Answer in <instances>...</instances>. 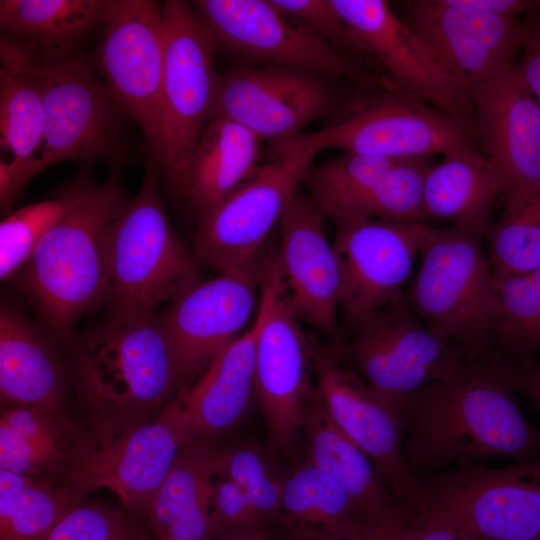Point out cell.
<instances>
[{
    "label": "cell",
    "instance_id": "cell-1",
    "mask_svg": "<svg viewBox=\"0 0 540 540\" xmlns=\"http://www.w3.org/2000/svg\"><path fill=\"white\" fill-rule=\"evenodd\" d=\"M465 360L459 376L427 384L395 404L404 459L414 475L494 459L540 458V431L514 398L513 364L497 350Z\"/></svg>",
    "mask_w": 540,
    "mask_h": 540
},
{
    "label": "cell",
    "instance_id": "cell-2",
    "mask_svg": "<svg viewBox=\"0 0 540 540\" xmlns=\"http://www.w3.org/2000/svg\"><path fill=\"white\" fill-rule=\"evenodd\" d=\"M119 172L111 167L103 184L83 172L61 189L63 213L14 276L58 338H67L83 315L107 305L110 235L129 203Z\"/></svg>",
    "mask_w": 540,
    "mask_h": 540
},
{
    "label": "cell",
    "instance_id": "cell-3",
    "mask_svg": "<svg viewBox=\"0 0 540 540\" xmlns=\"http://www.w3.org/2000/svg\"><path fill=\"white\" fill-rule=\"evenodd\" d=\"M0 51L29 74L44 108L43 143L24 173V187L43 170L67 160L84 164L104 160L112 167L121 166L126 152L125 124L130 118L94 73L91 60L81 53L39 56L4 34Z\"/></svg>",
    "mask_w": 540,
    "mask_h": 540
},
{
    "label": "cell",
    "instance_id": "cell-4",
    "mask_svg": "<svg viewBox=\"0 0 540 540\" xmlns=\"http://www.w3.org/2000/svg\"><path fill=\"white\" fill-rule=\"evenodd\" d=\"M78 390L94 417L147 418L183 381L155 312L113 314L79 346Z\"/></svg>",
    "mask_w": 540,
    "mask_h": 540
},
{
    "label": "cell",
    "instance_id": "cell-5",
    "mask_svg": "<svg viewBox=\"0 0 540 540\" xmlns=\"http://www.w3.org/2000/svg\"><path fill=\"white\" fill-rule=\"evenodd\" d=\"M483 237L454 226L429 227L419 271L404 297L421 321L465 356L496 350L497 304Z\"/></svg>",
    "mask_w": 540,
    "mask_h": 540
},
{
    "label": "cell",
    "instance_id": "cell-6",
    "mask_svg": "<svg viewBox=\"0 0 540 540\" xmlns=\"http://www.w3.org/2000/svg\"><path fill=\"white\" fill-rule=\"evenodd\" d=\"M183 434L165 406L156 418L93 417L79 433L62 477L80 500L106 488L132 515L148 516L177 455Z\"/></svg>",
    "mask_w": 540,
    "mask_h": 540
},
{
    "label": "cell",
    "instance_id": "cell-7",
    "mask_svg": "<svg viewBox=\"0 0 540 540\" xmlns=\"http://www.w3.org/2000/svg\"><path fill=\"white\" fill-rule=\"evenodd\" d=\"M150 156L140 191L113 224L109 242V313L155 312L199 281L197 258L169 224L157 164Z\"/></svg>",
    "mask_w": 540,
    "mask_h": 540
},
{
    "label": "cell",
    "instance_id": "cell-8",
    "mask_svg": "<svg viewBox=\"0 0 540 540\" xmlns=\"http://www.w3.org/2000/svg\"><path fill=\"white\" fill-rule=\"evenodd\" d=\"M346 330L332 346L337 357L394 406L427 384L459 376L466 367L456 344L421 321L404 297L347 322Z\"/></svg>",
    "mask_w": 540,
    "mask_h": 540
},
{
    "label": "cell",
    "instance_id": "cell-9",
    "mask_svg": "<svg viewBox=\"0 0 540 540\" xmlns=\"http://www.w3.org/2000/svg\"><path fill=\"white\" fill-rule=\"evenodd\" d=\"M300 136L319 152L401 159L480 149L470 128L390 83L358 89L321 129Z\"/></svg>",
    "mask_w": 540,
    "mask_h": 540
},
{
    "label": "cell",
    "instance_id": "cell-10",
    "mask_svg": "<svg viewBox=\"0 0 540 540\" xmlns=\"http://www.w3.org/2000/svg\"><path fill=\"white\" fill-rule=\"evenodd\" d=\"M318 153L298 134L270 142L269 160L223 201L198 216L193 245L197 260L224 272L259 256Z\"/></svg>",
    "mask_w": 540,
    "mask_h": 540
},
{
    "label": "cell",
    "instance_id": "cell-11",
    "mask_svg": "<svg viewBox=\"0 0 540 540\" xmlns=\"http://www.w3.org/2000/svg\"><path fill=\"white\" fill-rule=\"evenodd\" d=\"M166 47L161 92L162 136L155 158L174 194L185 197L191 158L210 120L217 82L210 33L192 4L162 3Z\"/></svg>",
    "mask_w": 540,
    "mask_h": 540
},
{
    "label": "cell",
    "instance_id": "cell-12",
    "mask_svg": "<svg viewBox=\"0 0 540 540\" xmlns=\"http://www.w3.org/2000/svg\"><path fill=\"white\" fill-rule=\"evenodd\" d=\"M193 8L215 49L250 66H282L346 78L358 89L387 83L357 67L324 38L272 0H197Z\"/></svg>",
    "mask_w": 540,
    "mask_h": 540
},
{
    "label": "cell",
    "instance_id": "cell-13",
    "mask_svg": "<svg viewBox=\"0 0 540 540\" xmlns=\"http://www.w3.org/2000/svg\"><path fill=\"white\" fill-rule=\"evenodd\" d=\"M92 64L157 157L162 136L161 92L166 28L162 4L108 0Z\"/></svg>",
    "mask_w": 540,
    "mask_h": 540
},
{
    "label": "cell",
    "instance_id": "cell-14",
    "mask_svg": "<svg viewBox=\"0 0 540 540\" xmlns=\"http://www.w3.org/2000/svg\"><path fill=\"white\" fill-rule=\"evenodd\" d=\"M419 506L440 510L481 540H540V458L493 468L466 463L415 475Z\"/></svg>",
    "mask_w": 540,
    "mask_h": 540
},
{
    "label": "cell",
    "instance_id": "cell-15",
    "mask_svg": "<svg viewBox=\"0 0 540 540\" xmlns=\"http://www.w3.org/2000/svg\"><path fill=\"white\" fill-rule=\"evenodd\" d=\"M336 77L282 66H237L219 75L212 115L231 119L270 142L334 118L347 104Z\"/></svg>",
    "mask_w": 540,
    "mask_h": 540
},
{
    "label": "cell",
    "instance_id": "cell-16",
    "mask_svg": "<svg viewBox=\"0 0 540 540\" xmlns=\"http://www.w3.org/2000/svg\"><path fill=\"white\" fill-rule=\"evenodd\" d=\"M364 52L386 71L400 89L470 128L473 99L434 50L409 29L384 0H331Z\"/></svg>",
    "mask_w": 540,
    "mask_h": 540
},
{
    "label": "cell",
    "instance_id": "cell-17",
    "mask_svg": "<svg viewBox=\"0 0 540 540\" xmlns=\"http://www.w3.org/2000/svg\"><path fill=\"white\" fill-rule=\"evenodd\" d=\"M312 369L336 425L368 456L397 503L419 507L423 489L403 453V429L396 407L372 391L337 357L310 342Z\"/></svg>",
    "mask_w": 540,
    "mask_h": 540
},
{
    "label": "cell",
    "instance_id": "cell-18",
    "mask_svg": "<svg viewBox=\"0 0 540 540\" xmlns=\"http://www.w3.org/2000/svg\"><path fill=\"white\" fill-rule=\"evenodd\" d=\"M266 274V255L197 281L172 301L161 317L181 377L207 367L214 356L239 336L257 307Z\"/></svg>",
    "mask_w": 540,
    "mask_h": 540
},
{
    "label": "cell",
    "instance_id": "cell-19",
    "mask_svg": "<svg viewBox=\"0 0 540 540\" xmlns=\"http://www.w3.org/2000/svg\"><path fill=\"white\" fill-rule=\"evenodd\" d=\"M283 280L277 253L267 255L260 303L251 326L224 346L191 387L167 405L186 447L204 444L232 429L255 395L256 345Z\"/></svg>",
    "mask_w": 540,
    "mask_h": 540
},
{
    "label": "cell",
    "instance_id": "cell-20",
    "mask_svg": "<svg viewBox=\"0 0 540 540\" xmlns=\"http://www.w3.org/2000/svg\"><path fill=\"white\" fill-rule=\"evenodd\" d=\"M333 221L345 322L403 297L402 289L430 226L362 217Z\"/></svg>",
    "mask_w": 540,
    "mask_h": 540
},
{
    "label": "cell",
    "instance_id": "cell-21",
    "mask_svg": "<svg viewBox=\"0 0 540 540\" xmlns=\"http://www.w3.org/2000/svg\"><path fill=\"white\" fill-rule=\"evenodd\" d=\"M400 7L402 22L434 50L471 94L515 66L524 34L517 18L472 10L453 0H410Z\"/></svg>",
    "mask_w": 540,
    "mask_h": 540
},
{
    "label": "cell",
    "instance_id": "cell-22",
    "mask_svg": "<svg viewBox=\"0 0 540 540\" xmlns=\"http://www.w3.org/2000/svg\"><path fill=\"white\" fill-rule=\"evenodd\" d=\"M325 218L299 189L279 222L277 256L290 309L300 322L312 325L335 344L341 335L342 285L334 246L325 234Z\"/></svg>",
    "mask_w": 540,
    "mask_h": 540
},
{
    "label": "cell",
    "instance_id": "cell-23",
    "mask_svg": "<svg viewBox=\"0 0 540 540\" xmlns=\"http://www.w3.org/2000/svg\"><path fill=\"white\" fill-rule=\"evenodd\" d=\"M309 367L310 342L285 299L282 284L258 336L255 361V395L275 450L290 449L302 430L305 404L314 388Z\"/></svg>",
    "mask_w": 540,
    "mask_h": 540
},
{
    "label": "cell",
    "instance_id": "cell-24",
    "mask_svg": "<svg viewBox=\"0 0 540 540\" xmlns=\"http://www.w3.org/2000/svg\"><path fill=\"white\" fill-rule=\"evenodd\" d=\"M472 99L478 144L499 171L506 198L540 187V106L515 66L477 86Z\"/></svg>",
    "mask_w": 540,
    "mask_h": 540
},
{
    "label": "cell",
    "instance_id": "cell-25",
    "mask_svg": "<svg viewBox=\"0 0 540 540\" xmlns=\"http://www.w3.org/2000/svg\"><path fill=\"white\" fill-rule=\"evenodd\" d=\"M302 430L309 461L332 478L370 522L384 523L404 509L368 456L333 421L316 386L305 404Z\"/></svg>",
    "mask_w": 540,
    "mask_h": 540
},
{
    "label": "cell",
    "instance_id": "cell-26",
    "mask_svg": "<svg viewBox=\"0 0 540 540\" xmlns=\"http://www.w3.org/2000/svg\"><path fill=\"white\" fill-rule=\"evenodd\" d=\"M506 186L494 164L478 150L444 155L428 170L423 188L426 218L484 236L496 205L505 201Z\"/></svg>",
    "mask_w": 540,
    "mask_h": 540
},
{
    "label": "cell",
    "instance_id": "cell-27",
    "mask_svg": "<svg viewBox=\"0 0 540 540\" xmlns=\"http://www.w3.org/2000/svg\"><path fill=\"white\" fill-rule=\"evenodd\" d=\"M0 394L11 406H40L66 414L57 357L20 309L4 302L0 310Z\"/></svg>",
    "mask_w": 540,
    "mask_h": 540
},
{
    "label": "cell",
    "instance_id": "cell-28",
    "mask_svg": "<svg viewBox=\"0 0 540 540\" xmlns=\"http://www.w3.org/2000/svg\"><path fill=\"white\" fill-rule=\"evenodd\" d=\"M0 70V201L8 211L24 189L23 176L39 153L45 114L39 91L21 65L1 52Z\"/></svg>",
    "mask_w": 540,
    "mask_h": 540
},
{
    "label": "cell",
    "instance_id": "cell-29",
    "mask_svg": "<svg viewBox=\"0 0 540 540\" xmlns=\"http://www.w3.org/2000/svg\"><path fill=\"white\" fill-rule=\"evenodd\" d=\"M274 521L280 524L288 540H333L376 524L310 461L284 478L281 505Z\"/></svg>",
    "mask_w": 540,
    "mask_h": 540
},
{
    "label": "cell",
    "instance_id": "cell-30",
    "mask_svg": "<svg viewBox=\"0 0 540 540\" xmlns=\"http://www.w3.org/2000/svg\"><path fill=\"white\" fill-rule=\"evenodd\" d=\"M262 139L243 125L212 115L193 152L186 198L198 216L209 211L258 166Z\"/></svg>",
    "mask_w": 540,
    "mask_h": 540
},
{
    "label": "cell",
    "instance_id": "cell-31",
    "mask_svg": "<svg viewBox=\"0 0 540 540\" xmlns=\"http://www.w3.org/2000/svg\"><path fill=\"white\" fill-rule=\"evenodd\" d=\"M217 452L207 443L190 445L179 452L148 515L157 540L209 539L210 491Z\"/></svg>",
    "mask_w": 540,
    "mask_h": 540
},
{
    "label": "cell",
    "instance_id": "cell-32",
    "mask_svg": "<svg viewBox=\"0 0 540 540\" xmlns=\"http://www.w3.org/2000/svg\"><path fill=\"white\" fill-rule=\"evenodd\" d=\"M78 435L66 414L12 405L0 417V470L53 482L63 477Z\"/></svg>",
    "mask_w": 540,
    "mask_h": 540
},
{
    "label": "cell",
    "instance_id": "cell-33",
    "mask_svg": "<svg viewBox=\"0 0 540 540\" xmlns=\"http://www.w3.org/2000/svg\"><path fill=\"white\" fill-rule=\"evenodd\" d=\"M107 0H1L4 35L25 44L34 54L65 57L102 25Z\"/></svg>",
    "mask_w": 540,
    "mask_h": 540
},
{
    "label": "cell",
    "instance_id": "cell-34",
    "mask_svg": "<svg viewBox=\"0 0 540 540\" xmlns=\"http://www.w3.org/2000/svg\"><path fill=\"white\" fill-rule=\"evenodd\" d=\"M79 501L64 484L0 470V540H44Z\"/></svg>",
    "mask_w": 540,
    "mask_h": 540
},
{
    "label": "cell",
    "instance_id": "cell-35",
    "mask_svg": "<svg viewBox=\"0 0 540 540\" xmlns=\"http://www.w3.org/2000/svg\"><path fill=\"white\" fill-rule=\"evenodd\" d=\"M484 237L493 276L526 274L540 267V187L509 195Z\"/></svg>",
    "mask_w": 540,
    "mask_h": 540
},
{
    "label": "cell",
    "instance_id": "cell-36",
    "mask_svg": "<svg viewBox=\"0 0 540 540\" xmlns=\"http://www.w3.org/2000/svg\"><path fill=\"white\" fill-rule=\"evenodd\" d=\"M497 304L496 350L512 364L540 350V267L521 275L493 276Z\"/></svg>",
    "mask_w": 540,
    "mask_h": 540
},
{
    "label": "cell",
    "instance_id": "cell-37",
    "mask_svg": "<svg viewBox=\"0 0 540 540\" xmlns=\"http://www.w3.org/2000/svg\"><path fill=\"white\" fill-rule=\"evenodd\" d=\"M401 160L343 152L318 166H311L304 180L308 196L326 217L342 218Z\"/></svg>",
    "mask_w": 540,
    "mask_h": 540
},
{
    "label": "cell",
    "instance_id": "cell-38",
    "mask_svg": "<svg viewBox=\"0 0 540 540\" xmlns=\"http://www.w3.org/2000/svg\"><path fill=\"white\" fill-rule=\"evenodd\" d=\"M430 157L405 158L390 169L348 211L347 217L424 222L423 188Z\"/></svg>",
    "mask_w": 540,
    "mask_h": 540
},
{
    "label": "cell",
    "instance_id": "cell-39",
    "mask_svg": "<svg viewBox=\"0 0 540 540\" xmlns=\"http://www.w3.org/2000/svg\"><path fill=\"white\" fill-rule=\"evenodd\" d=\"M64 210L56 198L26 205L0 223V279L14 277L32 258L40 242Z\"/></svg>",
    "mask_w": 540,
    "mask_h": 540
},
{
    "label": "cell",
    "instance_id": "cell-40",
    "mask_svg": "<svg viewBox=\"0 0 540 540\" xmlns=\"http://www.w3.org/2000/svg\"><path fill=\"white\" fill-rule=\"evenodd\" d=\"M217 469L236 483L264 522L278 515L283 481L253 447L217 452Z\"/></svg>",
    "mask_w": 540,
    "mask_h": 540
},
{
    "label": "cell",
    "instance_id": "cell-41",
    "mask_svg": "<svg viewBox=\"0 0 540 540\" xmlns=\"http://www.w3.org/2000/svg\"><path fill=\"white\" fill-rule=\"evenodd\" d=\"M44 540H147L132 514L100 504L71 506Z\"/></svg>",
    "mask_w": 540,
    "mask_h": 540
},
{
    "label": "cell",
    "instance_id": "cell-42",
    "mask_svg": "<svg viewBox=\"0 0 540 540\" xmlns=\"http://www.w3.org/2000/svg\"><path fill=\"white\" fill-rule=\"evenodd\" d=\"M272 1L280 9L300 20L332 46L365 53L351 28L333 7L331 0Z\"/></svg>",
    "mask_w": 540,
    "mask_h": 540
},
{
    "label": "cell",
    "instance_id": "cell-43",
    "mask_svg": "<svg viewBox=\"0 0 540 540\" xmlns=\"http://www.w3.org/2000/svg\"><path fill=\"white\" fill-rule=\"evenodd\" d=\"M209 506L211 536L264 522L240 487L217 469V460Z\"/></svg>",
    "mask_w": 540,
    "mask_h": 540
},
{
    "label": "cell",
    "instance_id": "cell-44",
    "mask_svg": "<svg viewBox=\"0 0 540 540\" xmlns=\"http://www.w3.org/2000/svg\"><path fill=\"white\" fill-rule=\"evenodd\" d=\"M405 540H481L448 514L419 506L410 514Z\"/></svg>",
    "mask_w": 540,
    "mask_h": 540
},
{
    "label": "cell",
    "instance_id": "cell-45",
    "mask_svg": "<svg viewBox=\"0 0 540 540\" xmlns=\"http://www.w3.org/2000/svg\"><path fill=\"white\" fill-rule=\"evenodd\" d=\"M521 55L515 69L540 106V6L527 13Z\"/></svg>",
    "mask_w": 540,
    "mask_h": 540
},
{
    "label": "cell",
    "instance_id": "cell-46",
    "mask_svg": "<svg viewBox=\"0 0 540 540\" xmlns=\"http://www.w3.org/2000/svg\"><path fill=\"white\" fill-rule=\"evenodd\" d=\"M456 4L487 14L507 18H517L521 13H529L540 6L534 0H453Z\"/></svg>",
    "mask_w": 540,
    "mask_h": 540
},
{
    "label": "cell",
    "instance_id": "cell-47",
    "mask_svg": "<svg viewBox=\"0 0 540 540\" xmlns=\"http://www.w3.org/2000/svg\"><path fill=\"white\" fill-rule=\"evenodd\" d=\"M410 514V511L404 509L384 523L374 524L359 533L335 540H405Z\"/></svg>",
    "mask_w": 540,
    "mask_h": 540
},
{
    "label": "cell",
    "instance_id": "cell-48",
    "mask_svg": "<svg viewBox=\"0 0 540 540\" xmlns=\"http://www.w3.org/2000/svg\"><path fill=\"white\" fill-rule=\"evenodd\" d=\"M512 376L515 390L528 397L540 413V361L513 364Z\"/></svg>",
    "mask_w": 540,
    "mask_h": 540
},
{
    "label": "cell",
    "instance_id": "cell-49",
    "mask_svg": "<svg viewBox=\"0 0 540 540\" xmlns=\"http://www.w3.org/2000/svg\"><path fill=\"white\" fill-rule=\"evenodd\" d=\"M268 522L221 532L211 536L208 540H277L267 529Z\"/></svg>",
    "mask_w": 540,
    "mask_h": 540
}]
</instances>
